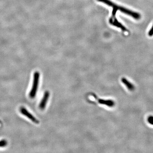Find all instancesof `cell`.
<instances>
[{"instance_id":"cell-6","label":"cell","mask_w":153,"mask_h":153,"mask_svg":"<svg viewBox=\"0 0 153 153\" xmlns=\"http://www.w3.org/2000/svg\"><path fill=\"white\" fill-rule=\"evenodd\" d=\"M121 81L123 84H124L126 87L129 90L131 91H133L135 89V86L133 84H132L131 82H130L129 81H128L127 79H126L124 77L122 78L121 79Z\"/></svg>"},{"instance_id":"cell-1","label":"cell","mask_w":153,"mask_h":153,"mask_svg":"<svg viewBox=\"0 0 153 153\" xmlns=\"http://www.w3.org/2000/svg\"><path fill=\"white\" fill-rule=\"evenodd\" d=\"M97 0L98 1L102 2L108 6L111 7L113 9L116 10L117 11L118 10H119L122 12H123V13L126 14L127 15H129L135 19L139 20L141 18V15L140 13H139L137 12L131 11V10H130L129 9L125 8L124 7L118 6L114 3H113V2L111 1L110 0Z\"/></svg>"},{"instance_id":"cell-2","label":"cell","mask_w":153,"mask_h":153,"mask_svg":"<svg viewBox=\"0 0 153 153\" xmlns=\"http://www.w3.org/2000/svg\"><path fill=\"white\" fill-rule=\"evenodd\" d=\"M39 79L40 73L38 72H36L34 73L32 87L29 94V96L31 98L33 99L36 97L38 90Z\"/></svg>"},{"instance_id":"cell-7","label":"cell","mask_w":153,"mask_h":153,"mask_svg":"<svg viewBox=\"0 0 153 153\" xmlns=\"http://www.w3.org/2000/svg\"><path fill=\"white\" fill-rule=\"evenodd\" d=\"M98 102L101 104L105 105L107 106L111 107L114 106L115 102L111 100H105V99H98Z\"/></svg>"},{"instance_id":"cell-4","label":"cell","mask_w":153,"mask_h":153,"mask_svg":"<svg viewBox=\"0 0 153 153\" xmlns=\"http://www.w3.org/2000/svg\"><path fill=\"white\" fill-rule=\"evenodd\" d=\"M20 111L22 115H24L26 117L28 118L29 119H30L32 121L33 123L37 124L39 123V121L37 119L30 113H29V112L25 108H24V107H20Z\"/></svg>"},{"instance_id":"cell-8","label":"cell","mask_w":153,"mask_h":153,"mask_svg":"<svg viewBox=\"0 0 153 153\" xmlns=\"http://www.w3.org/2000/svg\"><path fill=\"white\" fill-rule=\"evenodd\" d=\"M7 145V141L6 140H2L0 141V147H4Z\"/></svg>"},{"instance_id":"cell-10","label":"cell","mask_w":153,"mask_h":153,"mask_svg":"<svg viewBox=\"0 0 153 153\" xmlns=\"http://www.w3.org/2000/svg\"><path fill=\"white\" fill-rule=\"evenodd\" d=\"M148 35L150 37H152L153 36V25L151 29H150V30L148 32Z\"/></svg>"},{"instance_id":"cell-3","label":"cell","mask_w":153,"mask_h":153,"mask_svg":"<svg viewBox=\"0 0 153 153\" xmlns=\"http://www.w3.org/2000/svg\"><path fill=\"white\" fill-rule=\"evenodd\" d=\"M109 22L111 25L114 26L115 27H116L118 28H119L123 32H128V29H126V28L122 25L120 22L118 21L117 19L116 18V16L111 15V17L110 18Z\"/></svg>"},{"instance_id":"cell-5","label":"cell","mask_w":153,"mask_h":153,"mask_svg":"<svg viewBox=\"0 0 153 153\" xmlns=\"http://www.w3.org/2000/svg\"><path fill=\"white\" fill-rule=\"evenodd\" d=\"M50 95V93L49 91H45L44 94V96L42 98L41 101H40L39 104V108L40 109L43 110L45 108V106L47 104V101H48L49 97Z\"/></svg>"},{"instance_id":"cell-11","label":"cell","mask_w":153,"mask_h":153,"mask_svg":"<svg viewBox=\"0 0 153 153\" xmlns=\"http://www.w3.org/2000/svg\"><path fill=\"white\" fill-rule=\"evenodd\" d=\"M1 124V122L0 120V124Z\"/></svg>"},{"instance_id":"cell-9","label":"cell","mask_w":153,"mask_h":153,"mask_svg":"<svg viewBox=\"0 0 153 153\" xmlns=\"http://www.w3.org/2000/svg\"><path fill=\"white\" fill-rule=\"evenodd\" d=\"M148 121L150 124L153 125V116L149 117L148 119Z\"/></svg>"}]
</instances>
